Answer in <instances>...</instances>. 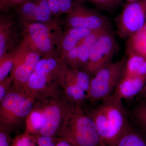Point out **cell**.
<instances>
[{
    "instance_id": "6da1fadb",
    "label": "cell",
    "mask_w": 146,
    "mask_h": 146,
    "mask_svg": "<svg viewBox=\"0 0 146 146\" xmlns=\"http://www.w3.org/2000/svg\"><path fill=\"white\" fill-rule=\"evenodd\" d=\"M68 65L58 56L42 58L30 77L26 91L36 101L60 96Z\"/></svg>"
},
{
    "instance_id": "7a4b0ae2",
    "label": "cell",
    "mask_w": 146,
    "mask_h": 146,
    "mask_svg": "<svg viewBox=\"0 0 146 146\" xmlns=\"http://www.w3.org/2000/svg\"><path fill=\"white\" fill-rule=\"evenodd\" d=\"M121 100L113 94L86 112L94 121L106 146H114L128 131L127 118Z\"/></svg>"
},
{
    "instance_id": "3957f363",
    "label": "cell",
    "mask_w": 146,
    "mask_h": 146,
    "mask_svg": "<svg viewBox=\"0 0 146 146\" xmlns=\"http://www.w3.org/2000/svg\"><path fill=\"white\" fill-rule=\"evenodd\" d=\"M58 137L75 146H106L92 118L74 104Z\"/></svg>"
},
{
    "instance_id": "277c9868",
    "label": "cell",
    "mask_w": 146,
    "mask_h": 146,
    "mask_svg": "<svg viewBox=\"0 0 146 146\" xmlns=\"http://www.w3.org/2000/svg\"><path fill=\"white\" fill-rule=\"evenodd\" d=\"M56 20L48 23H21L22 38L42 58L58 56L63 36Z\"/></svg>"
},
{
    "instance_id": "5b68a950",
    "label": "cell",
    "mask_w": 146,
    "mask_h": 146,
    "mask_svg": "<svg viewBox=\"0 0 146 146\" xmlns=\"http://www.w3.org/2000/svg\"><path fill=\"white\" fill-rule=\"evenodd\" d=\"M36 101L25 90L12 84L4 98L0 102V127L11 133L24 124L25 125L27 117Z\"/></svg>"
},
{
    "instance_id": "8992f818",
    "label": "cell",
    "mask_w": 146,
    "mask_h": 146,
    "mask_svg": "<svg viewBox=\"0 0 146 146\" xmlns=\"http://www.w3.org/2000/svg\"><path fill=\"white\" fill-rule=\"evenodd\" d=\"M127 58L111 62L97 71L91 78L87 101L96 102L113 94L123 75Z\"/></svg>"
},
{
    "instance_id": "52a82bcc",
    "label": "cell",
    "mask_w": 146,
    "mask_h": 146,
    "mask_svg": "<svg viewBox=\"0 0 146 146\" xmlns=\"http://www.w3.org/2000/svg\"><path fill=\"white\" fill-rule=\"evenodd\" d=\"M39 101L44 120V126L39 135L58 137L70 113L73 104L64 94L58 98Z\"/></svg>"
},
{
    "instance_id": "ba28073f",
    "label": "cell",
    "mask_w": 146,
    "mask_h": 146,
    "mask_svg": "<svg viewBox=\"0 0 146 146\" xmlns=\"http://www.w3.org/2000/svg\"><path fill=\"white\" fill-rule=\"evenodd\" d=\"M12 51L14 63L9 76L13 86L25 90L30 77L42 57L23 38Z\"/></svg>"
},
{
    "instance_id": "9c48e42d",
    "label": "cell",
    "mask_w": 146,
    "mask_h": 146,
    "mask_svg": "<svg viewBox=\"0 0 146 146\" xmlns=\"http://www.w3.org/2000/svg\"><path fill=\"white\" fill-rule=\"evenodd\" d=\"M65 22L68 28H83L92 31L111 29L106 16L77 0H73L72 9L67 14Z\"/></svg>"
},
{
    "instance_id": "30bf717a",
    "label": "cell",
    "mask_w": 146,
    "mask_h": 146,
    "mask_svg": "<svg viewBox=\"0 0 146 146\" xmlns=\"http://www.w3.org/2000/svg\"><path fill=\"white\" fill-rule=\"evenodd\" d=\"M117 32L123 38H128L146 25V0L128 2L115 19Z\"/></svg>"
},
{
    "instance_id": "8fae6325",
    "label": "cell",
    "mask_w": 146,
    "mask_h": 146,
    "mask_svg": "<svg viewBox=\"0 0 146 146\" xmlns=\"http://www.w3.org/2000/svg\"><path fill=\"white\" fill-rule=\"evenodd\" d=\"M118 48L117 41L112 29L105 32L92 46L89 62L84 70L93 76L100 69L112 62Z\"/></svg>"
},
{
    "instance_id": "7c38bea8",
    "label": "cell",
    "mask_w": 146,
    "mask_h": 146,
    "mask_svg": "<svg viewBox=\"0 0 146 146\" xmlns=\"http://www.w3.org/2000/svg\"><path fill=\"white\" fill-rule=\"evenodd\" d=\"M15 10L21 23H48L54 20L47 0H31Z\"/></svg>"
},
{
    "instance_id": "4fadbf2b",
    "label": "cell",
    "mask_w": 146,
    "mask_h": 146,
    "mask_svg": "<svg viewBox=\"0 0 146 146\" xmlns=\"http://www.w3.org/2000/svg\"><path fill=\"white\" fill-rule=\"evenodd\" d=\"M16 33L13 18L5 13L0 16V58L12 52L16 44Z\"/></svg>"
},
{
    "instance_id": "5bb4252c",
    "label": "cell",
    "mask_w": 146,
    "mask_h": 146,
    "mask_svg": "<svg viewBox=\"0 0 146 146\" xmlns=\"http://www.w3.org/2000/svg\"><path fill=\"white\" fill-rule=\"evenodd\" d=\"M146 84V76L123 77L112 94L122 100H129L138 96Z\"/></svg>"
},
{
    "instance_id": "9a60e30c",
    "label": "cell",
    "mask_w": 146,
    "mask_h": 146,
    "mask_svg": "<svg viewBox=\"0 0 146 146\" xmlns=\"http://www.w3.org/2000/svg\"><path fill=\"white\" fill-rule=\"evenodd\" d=\"M87 29L78 28H68L63 33L59 46L58 56L65 61V57L69 51L79 44L91 32Z\"/></svg>"
},
{
    "instance_id": "2e32d148",
    "label": "cell",
    "mask_w": 146,
    "mask_h": 146,
    "mask_svg": "<svg viewBox=\"0 0 146 146\" xmlns=\"http://www.w3.org/2000/svg\"><path fill=\"white\" fill-rule=\"evenodd\" d=\"M63 91L65 97L73 104L82 107L87 101L86 92L76 81L72 70L69 66L65 74Z\"/></svg>"
},
{
    "instance_id": "e0dca14e",
    "label": "cell",
    "mask_w": 146,
    "mask_h": 146,
    "mask_svg": "<svg viewBox=\"0 0 146 146\" xmlns=\"http://www.w3.org/2000/svg\"><path fill=\"white\" fill-rule=\"evenodd\" d=\"M127 54L123 77L146 76V58L136 54Z\"/></svg>"
},
{
    "instance_id": "ac0fdd59",
    "label": "cell",
    "mask_w": 146,
    "mask_h": 146,
    "mask_svg": "<svg viewBox=\"0 0 146 146\" xmlns=\"http://www.w3.org/2000/svg\"><path fill=\"white\" fill-rule=\"evenodd\" d=\"M44 125V120L40 102L36 101L34 107L27 117L25 131L33 136L39 135Z\"/></svg>"
},
{
    "instance_id": "d6986e66",
    "label": "cell",
    "mask_w": 146,
    "mask_h": 146,
    "mask_svg": "<svg viewBox=\"0 0 146 146\" xmlns=\"http://www.w3.org/2000/svg\"><path fill=\"white\" fill-rule=\"evenodd\" d=\"M126 50L127 54H136L146 58V25L128 38Z\"/></svg>"
},
{
    "instance_id": "ffe728a7",
    "label": "cell",
    "mask_w": 146,
    "mask_h": 146,
    "mask_svg": "<svg viewBox=\"0 0 146 146\" xmlns=\"http://www.w3.org/2000/svg\"><path fill=\"white\" fill-rule=\"evenodd\" d=\"M114 146H146V143L141 136L129 130L119 138Z\"/></svg>"
},
{
    "instance_id": "44dd1931",
    "label": "cell",
    "mask_w": 146,
    "mask_h": 146,
    "mask_svg": "<svg viewBox=\"0 0 146 146\" xmlns=\"http://www.w3.org/2000/svg\"><path fill=\"white\" fill-rule=\"evenodd\" d=\"M14 63L13 51L0 58V82L10 75Z\"/></svg>"
},
{
    "instance_id": "7402d4cb",
    "label": "cell",
    "mask_w": 146,
    "mask_h": 146,
    "mask_svg": "<svg viewBox=\"0 0 146 146\" xmlns=\"http://www.w3.org/2000/svg\"><path fill=\"white\" fill-rule=\"evenodd\" d=\"M81 2H89L99 10L111 11L119 7L123 0H77Z\"/></svg>"
},
{
    "instance_id": "603a6c76",
    "label": "cell",
    "mask_w": 146,
    "mask_h": 146,
    "mask_svg": "<svg viewBox=\"0 0 146 146\" xmlns=\"http://www.w3.org/2000/svg\"><path fill=\"white\" fill-rule=\"evenodd\" d=\"M71 68L76 81L82 89L86 92L87 95L90 89L92 76L84 70Z\"/></svg>"
},
{
    "instance_id": "cb8c5ba5",
    "label": "cell",
    "mask_w": 146,
    "mask_h": 146,
    "mask_svg": "<svg viewBox=\"0 0 146 146\" xmlns=\"http://www.w3.org/2000/svg\"><path fill=\"white\" fill-rule=\"evenodd\" d=\"M36 136L31 135L25 131L15 137L10 146H36Z\"/></svg>"
},
{
    "instance_id": "d4e9b609",
    "label": "cell",
    "mask_w": 146,
    "mask_h": 146,
    "mask_svg": "<svg viewBox=\"0 0 146 146\" xmlns=\"http://www.w3.org/2000/svg\"><path fill=\"white\" fill-rule=\"evenodd\" d=\"M80 46L78 45L68 53L65 59V61L69 67L74 69L78 68V63Z\"/></svg>"
},
{
    "instance_id": "484cf974",
    "label": "cell",
    "mask_w": 146,
    "mask_h": 146,
    "mask_svg": "<svg viewBox=\"0 0 146 146\" xmlns=\"http://www.w3.org/2000/svg\"><path fill=\"white\" fill-rule=\"evenodd\" d=\"M31 0H0L1 13H5L10 9H16Z\"/></svg>"
},
{
    "instance_id": "4316f807",
    "label": "cell",
    "mask_w": 146,
    "mask_h": 146,
    "mask_svg": "<svg viewBox=\"0 0 146 146\" xmlns=\"http://www.w3.org/2000/svg\"><path fill=\"white\" fill-rule=\"evenodd\" d=\"M134 114L138 123L146 129V100L136 107Z\"/></svg>"
},
{
    "instance_id": "83f0119b",
    "label": "cell",
    "mask_w": 146,
    "mask_h": 146,
    "mask_svg": "<svg viewBox=\"0 0 146 146\" xmlns=\"http://www.w3.org/2000/svg\"><path fill=\"white\" fill-rule=\"evenodd\" d=\"M62 138L54 136H36V143L38 146H56Z\"/></svg>"
},
{
    "instance_id": "f1b7e54d",
    "label": "cell",
    "mask_w": 146,
    "mask_h": 146,
    "mask_svg": "<svg viewBox=\"0 0 146 146\" xmlns=\"http://www.w3.org/2000/svg\"><path fill=\"white\" fill-rule=\"evenodd\" d=\"M13 84L10 76L4 80L0 82V102L2 101L8 93Z\"/></svg>"
},
{
    "instance_id": "f546056e",
    "label": "cell",
    "mask_w": 146,
    "mask_h": 146,
    "mask_svg": "<svg viewBox=\"0 0 146 146\" xmlns=\"http://www.w3.org/2000/svg\"><path fill=\"white\" fill-rule=\"evenodd\" d=\"M10 133L3 128L0 127V146H10L13 139Z\"/></svg>"
},
{
    "instance_id": "4dcf8cb0",
    "label": "cell",
    "mask_w": 146,
    "mask_h": 146,
    "mask_svg": "<svg viewBox=\"0 0 146 146\" xmlns=\"http://www.w3.org/2000/svg\"><path fill=\"white\" fill-rule=\"evenodd\" d=\"M73 0H60V15L68 14L72 9Z\"/></svg>"
},
{
    "instance_id": "1f68e13d",
    "label": "cell",
    "mask_w": 146,
    "mask_h": 146,
    "mask_svg": "<svg viewBox=\"0 0 146 146\" xmlns=\"http://www.w3.org/2000/svg\"><path fill=\"white\" fill-rule=\"evenodd\" d=\"M52 12L56 18L60 16V0H47Z\"/></svg>"
},
{
    "instance_id": "d6a6232c",
    "label": "cell",
    "mask_w": 146,
    "mask_h": 146,
    "mask_svg": "<svg viewBox=\"0 0 146 146\" xmlns=\"http://www.w3.org/2000/svg\"><path fill=\"white\" fill-rule=\"evenodd\" d=\"M56 146H75L68 141L62 138Z\"/></svg>"
},
{
    "instance_id": "836d02e7",
    "label": "cell",
    "mask_w": 146,
    "mask_h": 146,
    "mask_svg": "<svg viewBox=\"0 0 146 146\" xmlns=\"http://www.w3.org/2000/svg\"><path fill=\"white\" fill-rule=\"evenodd\" d=\"M138 96L146 100V84L145 86H144L143 90L140 92V94H138Z\"/></svg>"
},
{
    "instance_id": "e575fe53",
    "label": "cell",
    "mask_w": 146,
    "mask_h": 146,
    "mask_svg": "<svg viewBox=\"0 0 146 146\" xmlns=\"http://www.w3.org/2000/svg\"><path fill=\"white\" fill-rule=\"evenodd\" d=\"M128 2H131L135 1H138V0H127Z\"/></svg>"
},
{
    "instance_id": "d590c367",
    "label": "cell",
    "mask_w": 146,
    "mask_h": 146,
    "mask_svg": "<svg viewBox=\"0 0 146 146\" xmlns=\"http://www.w3.org/2000/svg\"></svg>"
}]
</instances>
